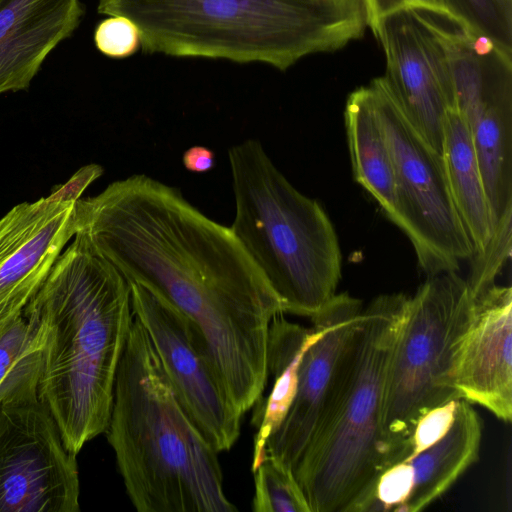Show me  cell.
<instances>
[{"label":"cell","instance_id":"ac0fdd59","mask_svg":"<svg viewBox=\"0 0 512 512\" xmlns=\"http://www.w3.org/2000/svg\"><path fill=\"white\" fill-rule=\"evenodd\" d=\"M442 157L454 206L474 254L480 253L492 236V218L470 128L453 109L444 122Z\"/></svg>","mask_w":512,"mask_h":512},{"label":"cell","instance_id":"f1b7e54d","mask_svg":"<svg viewBox=\"0 0 512 512\" xmlns=\"http://www.w3.org/2000/svg\"><path fill=\"white\" fill-rule=\"evenodd\" d=\"M182 162L190 172L205 173L214 167L215 154L205 146L194 145L183 153Z\"/></svg>","mask_w":512,"mask_h":512},{"label":"cell","instance_id":"9c48e42d","mask_svg":"<svg viewBox=\"0 0 512 512\" xmlns=\"http://www.w3.org/2000/svg\"><path fill=\"white\" fill-rule=\"evenodd\" d=\"M34 374L0 398V512H79L71 452Z\"/></svg>","mask_w":512,"mask_h":512},{"label":"cell","instance_id":"6da1fadb","mask_svg":"<svg viewBox=\"0 0 512 512\" xmlns=\"http://www.w3.org/2000/svg\"><path fill=\"white\" fill-rule=\"evenodd\" d=\"M78 230L125 277L162 298L203 334L242 413L264 392L268 338L283 305L230 228L144 174L76 201Z\"/></svg>","mask_w":512,"mask_h":512},{"label":"cell","instance_id":"603a6c76","mask_svg":"<svg viewBox=\"0 0 512 512\" xmlns=\"http://www.w3.org/2000/svg\"><path fill=\"white\" fill-rule=\"evenodd\" d=\"M253 473V511L310 512L303 491L291 470L266 456Z\"/></svg>","mask_w":512,"mask_h":512},{"label":"cell","instance_id":"ffe728a7","mask_svg":"<svg viewBox=\"0 0 512 512\" xmlns=\"http://www.w3.org/2000/svg\"><path fill=\"white\" fill-rule=\"evenodd\" d=\"M281 315L273 319L269 329L268 373L274 383L265 404L258 406L252 472L265 457L267 439L290 408L297 389L300 362L313 336V327L304 328L286 321Z\"/></svg>","mask_w":512,"mask_h":512},{"label":"cell","instance_id":"5b68a950","mask_svg":"<svg viewBox=\"0 0 512 512\" xmlns=\"http://www.w3.org/2000/svg\"><path fill=\"white\" fill-rule=\"evenodd\" d=\"M408 298L380 295L360 313L334 391L293 472L310 512L368 510L387 468L384 392Z\"/></svg>","mask_w":512,"mask_h":512},{"label":"cell","instance_id":"4fadbf2b","mask_svg":"<svg viewBox=\"0 0 512 512\" xmlns=\"http://www.w3.org/2000/svg\"><path fill=\"white\" fill-rule=\"evenodd\" d=\"M77 230L76 201L51 195L0 219V334L23 314Z\"/></svg>","mask_w":512,"mask_h":512},{"label":"cell","instance_id":"ba28073f","mask_svg":"<svg viewBox=\"0 0 512 512\" xmlns=\"http://www.w3.org/2000/svg\"><path fill=\"white\" fill-rule=\"evenodd\" d=\"M369 85L393 160L396 225L429 276L456 271L475 250L454 206L443 157L407 119L384 77Z\"/></svg>","mask_w":512,"mask_h":512},{"label":"cell","instance_id":"7a4b0ae2","mask_svg":"<svg viewBox=\"0 0 512 512\" xmlns=\"http://www.w3.org/2000/svg\"><path fill=\"white\" fill-rule=\"evenodd\" d=\"M23 315L41 341L39 397L77 455L109 421L134 319L130 284L77 231Z\"/></svg>","mask_w":512,"mask_h":512},{"label":"cell","instance_id":"9a60e30c","mask_svg":"<svg viewBox=\"0 0 512 512\" xmlns=\"http://www.w3.org/2000/svg\"><path fill=\"white\" fill-rule=\"evenodd\" d=\"M83 12L80 0H0V94L27 89Z\"/></svg>","mask_w":512,"mask_h":512},{"label":"cell","instance_id":"e0dca14e","mask_svg":"<svg viewBox=\"0 0 512 512\" xmlns=\"http://www.w3.org/2000/svg\"><path fill=\"white\" fill-rule=\"evenodd\" d=\"M344 116L354 178L397 224L393 160L370 85L349 95Z\"/></svg>","mask_w":512,"mask_h":512},{"label":"cell","instance_id":"484cf974","mask_svg":"<svg viewBox=\"0 0 512 512\" xmlns=\"http://www.w3.org/2000/svg\"><path fill=\"white\" fill-rule=\"evenodd\" d=\"M459 400L445 402L419 418L411 435L409 453L405 460L414 457L447 433L454 421Z\"/></svg>","mask_w":512,"mask_h":512},{"label":"cell","instance_id":"d6986e66","mask_svg":"<svg viewBox=\"0 0 512 512\" xmlns=\"http://www.w3.org/2000/svg\"><path fill=\"white\" fill-rule=\"evenodd\" d=\"M464 120L470 128L494 228L512 212V95L485 103Z\"/></svg>","mask_w":512,"mask_h":512},{"label":"cell","instance_id":"44dd1931","mask_svg":"<svg viewBox=\"0 0 512 512\" xmlns=\"http://www.w3.org/2000/svg\"><path fill=\"white\" fill-rule=\"evenodd\" d=\"M41 341L33 323L22 314L0 334V398L40 372Z\"/></svg>","mask_w":512,"mask_h":512},{"label":"cell","instance_id":"30bf717a","mask_svg":"<svg viewBox=\"0 0 512 512\" xmlns=\"http://www.w3.org/2000/svg\"><path fill=\"white\" fill-rule=\"evenodd\" d=\"M134 317L146 331L175 394L218 452L240 435L242 414L197 326L168 302L129 282Z\"/></svg>","mask_w":512,"mask_h":512},{"label":"cell","instance_id":"4316f807","mask_svg":"<svg viewBox=\"0 0 512 512\" xmlns=\"http://www.w3.org/2000/svg\"><path fill=\"white\" fill-rule=\"evenodd\" d=\"M103 173L101 166L91 164L80 169L60 189L54 191L51 196L59 200L77 201L85 188Z\"/></svg>","mask_w":512,"mask_h":512},{"label":"cell","instance_id":"2e32d148","mask_svg":"<svg viewBox=\"0 0 512 512\" xmlns=\"http://www.w3.org/2000/svg\"><path fill=\"white\" fill-rule=\"evenodd\" d=\"M482 421L471 403L460 399L454 421L437 442L409 460L412 486L401 512H418L444 494L478 459Z\"/></svg>","mask_w":512,"mask_h":512},{"label":"cell","instance_id":"52a82bcc","mask_svg":"<svg viewBox=\"0 0 512 512\" xmlns=\"http://www.w3.org/2000/svg\"><path fill=\"white\" fill-rule=\"evenodd\" d=\"M474 311L475 298L456 271L429 276L408 298L384 392L381 426L387 468L407 458L421 416L461 399L456 373Z\"/></svg>","mask_w":512,"mask_h":512},{"label":"cell","instance_id":"5bb4252c","mask_svg":"<svg viewBox=\"0 0 512 512\" xmlns=\"http://www.w3.org/2000/svg\"><path fill=\"white\" fill-rule=\"evenodd\" d=\"M456 388L470 403L505 422L512 419V291L494 285L475 298V311L456 373Z\"/></svg>","mask_w":512,"mask_h":512},{"label":"cell","instance_id":"8992f818","mask_svg":"<svg viewBox=\"0 0 512 512\" xmlns=\"http://www.w3.org/2000/svg\"><path fill=\"white\" fill-rule=\"evenodd\" d=\"M228 159L235 199L231 231L284 312L311 319L336 296L341 278V252L329 217L286 179L259 141L232 146Z\"/></svg>","mask_w":512,"mask_h":512},{"label":"cell","instance_id":"d4e9b609","mask_svg":"<svg viewBox=\"0 0 512 512\" xmlns=\"http://www.w3.org/2000/svg\"><path fill=\"white\" fill-rule=\"evenodd\" d=\"M96 47L112 58H125L141 47V37L137 26L123 16H110L101 21L94 34Z\"/></svg>","mask_w":512,"mask_h":512},{"label":"cell","instance_id":"7402d4cb","mask_svg":"<svg viewBox=\"0 0 512 512\" xmlns=\"http://www.w3.org/2000/svg\"><path fill=\"white\" fill-rule=\"evenodd\" d=\"M449 18L512 54V0H444Z\"/></svg>","mask_w":512,"mask_h":512},{"label":"cell","instance_id":"f546056e","mask_svg":"<svg viewBox=\"0 0 512 512\" xmlns=\"http://www.w3.org/2000/svg\"><path fill=\"white\" fill-rule=\"evenodd\" d=\"M338 8L361 11L366 15L365 0H315Z\"/></svg>","mask_w":512,"mask_h":512},{"label":"cell","instance_id":"277c9868","mask_svg":"<svg viewBox=\"0 0 512 512\" xmlns=\"http://www.w3.org/2000/svg\"><path fill=\"white\" fill-rule=\"evenodd\" d=\"M97 11L130 19L148 53L280 70L344 47L367 25L361 11L315 0H99Z\"/></svg>","mask_w":512,"mask_h":512},{"label":"cell","instance_id":"7c38bea8","mask_svg":"<svg viewBox=\"0 0 512 512\" xmlns=\"http://www.w3.org/2000/svg\"><path fill=\"white\" fill-rule=\"evenodd\" d=\"M362 309L360 300L347 293L336 294L311 318L313 336L300 362L294 399L264 448L265 457L292 473L334 391Z\"/></svg>","mask_w":512,"mask_h":512},{"label":"cell","instance_id":"83f0119b","mask_svg":"<svg viewBox=\"0 0 512 512\" xmlns=\"http://www.w3.org/2000/svg\"><path fill=\"white\" fill-rule=\"evenodd\" d=\"M397 5L427 9L449 17L444 0H365L366 18L379 9Z\"/></svg>","mask_w":512,"mask_h":512},{"label":"cell","instance_id":"cb8c5ba5","mask_svg":"<svg viewBox=\"0 0 512 512\" xmlns=\"http://www.w3.org/2000/svg\"><path fill=\"white\" fill-rule=\"evenodd\" d=\"M511 222L512 212L494 226L484 250L471 257L472 264L466 282L474 298L495 285L496 277L511 255Z\"/></svg>","mask_w":512,"mask_h":512},{"label":"cell","instance_id":"8fae6325","mask_svg":"<svg viewBox=\"0 0 512 512\" xmlns=\"http://www.w3.org/2000/svg\"><path fill=\"white\" fill-rule=\"evenodd\" d=\"M367 25L383 48L384 78L395 99L427 144L442 155L444 122L454 94L440 41L416 10L404 5L377 10Z\"/></svg>","mask_w":512,"mask_h":512},{"label":"cell","instance_id":"3957f363","mask_svg":"<svg viewBox=\"0 0 512 512\" xmlns=\"http://www.w3.org/2000/svg\"><path fill=\"white\" fill-rule=\"evenodd\" d=\"M105 433L137 511L237 510L224 492L219 453L178 399L135 317L118 365Z\"/></svg>","mask_w":512,"mask_h":512}]
</instances>
